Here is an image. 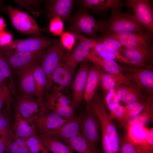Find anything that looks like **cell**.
I'll return each instance as SVG.
<instances>
[{"label": "cell", "instance_id": "cell-7", "mask_svg": "<svg viewBox=\"0 0 153 153\" xmlns=\"http://www.w3.org/2000/svg\"><path fill=\"white\" fill-rule=\"evenodd\" d=\"M81 131L92 149L99 153L97 146L101 136V126L98 118L88 106L82 114Z\"/></svg>", "mask_w": 153, "mask_h": 153}, {"label": "cell", "instance_id": "cell-34", "mask_svg": "<svg viewBox=\"0 0 153 153\" xmlns=\"http://www.w3.org/2000/svg\"><path fill=\"white\" fill-rule=\"evenodd\" d=\"M26 145L31 153H50L37 136L25 138Z\"/></svg>", "mask_w": 153, "mask_h": 153}, {"label": "cell", "instance_id": "cell-17", "mask_svg": "<svg viewBox=\"0 0 153 153\" xmlns=\"http://www.w3.org/2000/svg\"><path fill=\"white\" fill-rule=\"evenodd\" d=\"M11 129L14 134L23 138L38 136L33 125L24 118L15 108L14 120L11 125Z\"/></svg>", "mask_w": 153, "mask_h": 153}, {"label": "cell", "instance_id": "cell-54", "mask_svg": "<svg viewBox=\"0 0 153 153\" xmlns=\"http://www.w3.org/2000/svg\"><path fill=\"white\" fill-rule=\"evenodd\" d=\"M3 2V1L0 0V7L2 3Z\"/></svg>", "mask_w": 153, "mask_h": 153}, {"label": "cell", "instance_id": "cell-40", "mask_svg": "<svg viewBox=\"0 0 153 153\" xmlns=\"http://www.w3.org/2000/svg\"><path fill=\"white\" fill-rule=\"evenodd\" d=\"M11 132L10 128L4 130L0 135V153H8Z\"/></svg>", "mask_w": 153, "mask_h": 153}, {"label": "cell", "instance_id": "cell-11", "mask_svg": "<svg viewBox=\"0 0 153 153\" xmlns=\"http://www.w3.org/2000/svg\"><path fill=\"white\" fill-rule=\"evenodd\" d=\"M124 5L131 7L134 12V16L137 22L153 33V6L148 0H127Z\"/></svg>", "mask_w": 153, "mask_h": 153}, {"label": "cell", "instance_id": "cell-10", "mask_svg": "<svg viewBox=\"0 0 153 153\" xmlns=\"http://www.w3.org/2000/svg\"><path fill=\"white\" fill-rule=\"evenodd\" d=\"M53 42V40L50 38L33 37L13 40L9 46L2 48L13 52H34L45 49Z\"/></svg>", "mask_w": 153, "mask_h": 153}, {"label": "cell", "instance_id": "cell-9", "mask_svg": "<svg viewBox=\"0 0 153 153\" xmlns=\"http://www.w3.org/2000/svg\"><path fill=\"white\" fill-rule=\"evenodd\" d=\"M152 33L148 32L141 33L122 32L109 35H102L119 42L124 48H150Z\"/></svg>", "mask_w": 153, "mask_h": 153}, {"label": "cell", "instance_id": "cell-5", "mask_svg": "<svg viewBox=\"0 0 153 153\" xmlns=\"http://www.w3.org/2000/svg\"><path fill=\"white\" fill-rule=\"evenodd\" d=\"M65 50L60 39H58L45 51L39 60L47 80L48 90L50 89L51 80L54 72L59 64L64 61Z\"/></svg>", "mask_w": 153, "mask_h": 153}, {"label": "cell", "instance_id": "cell-50", "mask_svg": "<svg viewBox=\"0 0 153 153\" xmlns=\"http://www.w3.org/2000/svg\"><path fill=\"white\" fill-rule=\"evenodd\" d=\"M12 136L14 141L20 147L27 146L25 138L15 135L12 131Z\"/></svg>", "mask_w": 153, "mask_h": 153}, {"label": "cell", "instance_id": "cell-26", "mask_svg": "<svg viewBox=\"0 0 153 153\" xmlns=\"http://www.w3.org/2000/svg\"><path fill=\"white\" fill-rule=\"evenodd\" d=\"M150 51V48H123L122 56L133 65L145 66L144 63Z\"/></svg>", "mask_w": 153, "mask_h": 153}, {"label": "cell", "instance_id": "cell-3", "mask_svg": "<svg viewBox=\"0 0 153 153\" xmlns=\"http://www.w3.org/2000/svg\"><path fill=\"white\" fill-rule=\"evenodd\" d=\"M75 34L78 41L71 50H65L63 61L74 75L78 63L85 60L97 41L95 38H88L80 34Z\"/></svg>", "mask_w": 153, "mask_h": 153}, {"label": "cell", "instance_id": "cell-20", "mask_svg": "<svg viewBox=\"0 0 153 153\" xmlns=\"http://www.w3.org/2000/svg\"><path fill=\"white\" fill-rule=\"evenodd\" d=\"M38 137L50 152L53 153H73L72 148L51 135L46 134H38Z\"/></svg>", "mask_w": 153, "mask_h": 153}, {"label": "cell", "instance_id": "cell-18", "mask_svg": "<svg viewBox=\"0 0 153 153\" xmlns=\"http://www.w3.org/2000/svg\"><path fill=\"white\" fill-rule=\"evenodd\" d=\"M73 2V1L72 0L52 1L49 8L48 16L50 20L56 17L65 21L69 20Z\"/></svg>", "mask_w": 153, "mask_h": 153}, {"label": "cell", "instance_id": "cell-12", "mask_svg": "<svg viewBox=\"0 0 153 153\" xmlns=\"http://www.w3.org/2000/svg\"><path fill=\"white\" fill-rule=\"evenodd\" d=\"M75 117L72 118H66L50 110L37 116L31 123L37 134H39L55 129L64 124L73 120Z\"/></svg>", "mask_w": 153, "mask_h": 153}, {"label": "cell", "instance_id": "cell-22", "mask_svg": "<svg viewBox=\"0 0 153 153\" xmlns=\"http://www.w3.org/2000/svg\"><path fill=\"white\" fill-rule=\"evenodd\" d=\"M137 69L132 75H128L131 81L137 85L139 89H143L146 91L152 92L153 88V72L147 69Z\"/></svg>", "mask_w": 153, "mask_h": 153}, {"label": "cell", "instance_id": "cell-31", "mask_svg": "<svg viewBox=\"0 0 153 153\" xmlns=\"http://www.w3.org/2000/svg\"><path fill=\"white\" fill-rule=\"evenodd\" d=\"M146 104L145 111L130 119L126 124L127 127L132 125L144 127L151 122L152 120L153 112L152 106L149 103Z\"/></svg>", "mask_w": 153, "mask_h": 153}, {"label": "cell", "instance_id": "cell-24", "mask_svg": "<svg viewBox=\"0 0 153 153\" xmlns=\"http://www.w3.org/2000/svg\"><path fill=\"white\" fill-rule=\"evenodd\" d=\"M131 81L128 76L124 74L112 75L101 71L99 83L104 90L109 91L122 84H127Z\"/></svg>", "mask_w": 153, "mask_h": 153}, {"label": "cell", "instance_id": "cell-27", "mask_svg": "<svg viewBox=\"0 0 153 153\" xmlns=\"http://www.w3.org/2000/svg\"><path fill=\"white\" fill-rule=\"evenodd\" d=\"M12 69L0 48V73L11 97L15 91Z\"/></svg>", "mask_w": 153, "mask_h": 153}, {"label": "cell", "instance_id": "cell-8", "mask_svg": "<svg viewBox=\"0 0 153 153\" xmlns=\"http://www.w3.org/2000/svg\"><path fill=\"white\" fill-rule=\"evenodd\" d=\"M0 48L10 66L18 73L39 60L45 52L44 49L34 52H13Z\"/></svg>", "mask_w": 153, "mask_h": 153}, {"label": "cell", "instance_id": "cell-23", "mask_svg": "<svg viewBox=\"0 0 153 153\" xmlns=\"http://www.w3.org/2000/svg\"><path fill=\"white\" fill-rule=\"evenodd\" d=\"M81 2L86 8L96 12L110 8L121 10L124 5L120 0H84Z\"/></svg>", "mask_w": 153, "mask_h": 153}, {"label": "cell", "instance_id": "cell-37", "mask_svg": "<svg viewBox=\"0 0 153 153\" xmlns=\"http://www.w3.org/2000/svg\"><path fill=\"white\" fill-rule=\"evenodd\" d=\"M96 39L98 42L114 51L120 53L122 50V45L116 40L106 37L102 35L99 37H97Z\"/></svg>", "mask_w": 153, "mask_h": 153}, {"label": "cell", "instance_id": "cell-43", "mask_svg": "<svg viewBox=\"0 0 153 153\" xmlns=\"http://www.w3.org/2000/svg\"><path fill=\"white\" fill-rule=\"evenodd\" d=\"M11 100V97L6 88L0 90V112L5 101L6 103L7 109L10 111Z\"/></svg>", "mask_w": 153, "mask_h": 153}, {"label": "cell", "instance_id": "cell-52", "mask_svg": "<svg viewBox=\"0 0 153 153\" xmlns=\"http://www.w3.org/2000/svg\"><path fill=\"white\" fill-rule=\"evenodd\" d=\"M20 153H31L27 146L20 147Z\"/></svg>", "mask_w": 153, "mask_h": 153}, {"label": "cell", "instance_id": "cell-19", "mask_svg": "<svg viewBox=\"0 0 153 153\" xmlns=\"http://www.w3.org/2000/svg\"><path fill=\"white\" fill-rule=\"evenodd\" d=\"M92 62L100 69L101 68L105 71L112 75H122L124 69L120 65L113 60L103 58L96 55L91 52L89 53L85 60Z\"/></svg>", "mask_w": 153, "mask_h": 153}, {"label": "cell", "instance_id": "cell-46", "mask_svg": "<svg viewBox=\"0 0 153 153\" xmlns=\"http://www.w3.org/2000/svg\"><path fill=\"white\" fill-rule=\"evenodd\" d=\"M108 92L105 97V100L107 105L119 103L120 101L115 89H111Z\"/></svg>", "mask_w": 153, "mask_h": 153}, {"label": "cell", "instance_id": "cell-6", "mask_svg": "<svg viewBox=\"0 0 153 153\" xmlns=\"http://www.w3.org/2000/svg\"><path fill=\"white\" fill-rule=\"evenodd\" d=\"M15 108L21 116L30 123L37 116L50 110L43 99L35 98L32 96L23 94L18 98Z\"/></svg>", "mask_w": 153, "mask_h": 153}, {"label": "cell", "instance_id": "cell-51", "mask_svg": "<svg viewBox=\"0 0 153 153\" xmlns=\"http://www.w3.org/2000/svg\"><path fill=\"white\" fill-rule=\"evenodd\" d=\"M6 25L4 19L0 17V32L4 30Z\"/></svg>", "mask_w": 153, "mask_h": 153}, {"label": "cell", "instance_id": "cell-1", "mask_svg": "<svg viewBox=\"0 0 153 153\" xmlns=\"http://www.w3.org/2000/svg\"><path fill=\"white\" fill-rule=\"evenodd\" d=\"M103 22L102 35H109L122 32L145 33L144 27L137 22L134 15L116 9H112L109 19Z\"/></svg>", "mask_w": 153, "mask_h": 153}, {"label": "cell", "instance_id": "cell-47", "mask_svg": "<svg viewBox=\"0 0 153 153\" xmlns=\"http://www.w3.org/2000/svg\"><path fill=\"white\" fill-rule=\"evenodd\" d=\"M139 90H138L129 94L122 102L127 105L137 101H141V97Z\"/></svg>", "mask_w": 153, "mask_h": 153}, {"label": "cell", "instance_id": "cell-4", "mask_svg": "<svg viewBox=\"0 0 153 153\" xmlns=\"http://www.w3.org/2000/svg\"><path fill=\"white\" fill-rule=\"evenodd\" d=\"M5 9L13 26L22 33L39 35L46 30V27H40L35 19L28 13L11 6H7Z\"/></svg>", "mask_w": 153, "mask_h": 153}, {"label": "cell", "instance_id": "cell-45", "mask_svg": "<svg viewBox=\"0 0 153 153\" xmlns=\"http://www.w3.org/2000/svg\"><path fill=\"white\" fill-rule=\"evenodd\" d=\"M13 40L12 36L9 32L4 30L0 32V47H5L9 46Z\"/></svg>", "mask_w": 153, "mask_h": 153}, {"label": "cell", "instance_id": "cell-32", "mask_svg": "<svg viewBox=\"0 0 153 153\" xmlns=\"http://www.w3.org/2000/svg\"><path fill=\"white\" fill-rule=\"evenodd\" d=\"M119 153H139L137 144L134 142L127 132L119 137Z\"/></svg>", "mask_w": 153, "mask_h": 153}, {"label": "cell", "instance_id": "cell-39", "mask_svg": "<svg viewBox=\"0 0 153 153\" xmlns=\"http://www.w3.org/2000/svg\"><path fill=\"white\" fill-rule=\"evenodd\" d=\"M110 112V116L112 119L120 122L123 119L125 114L124 106L119 103L107 105Z\"/></svg>", "mask_w": 153, "mask_h": 153}, {"label": "cell", "instance_id": "cell-16", "mask_svg": "<svg viewBox=\"0 0 153 153\" xmlns=\"http://www.w3.org/2000/svg\"><path fill=\"white\" fill-rule=\"evenodd\" d=\"M40 60L30 65L18 73L20 76V89L23 94L32 96H35V89L33 72Z\"/></svg>", "mask_w": 153, "mask_h": 153}, {"label": "cell", "instance_id": "cell-29", "mask_svg": "<svg viewBox=\"0 0 153 153\" xmlns=\"http://www.w3.org/2000/svg\"><path fill=\"white\" fill-rule=\"evenodd\" d=\"M39 61L37 63L33 72L35 89V96L37 98L43 99L44 92L46 89H47L48 83L46 76Z\"/></svg>", "mask_w": 153, "mask_h": 153}, {"label": "cell", "instance_id": "cell-48", "mask_svg": "<svg viewBox=\"0 0 153 153\" xmlns=\"http://www.w3.org/2000/svg\"><path fill=\"white\" fill-rule=\"evenodd\" d=\"M15 1L28 9L31 7L37 5L40 2L39 0H15Z\"/></svg>", "mask_w": 153, "mask_h": 153}, {"label": "cell", "instance_id": "cell-42", "mask_svg": "<svg viewBox=\"0 0 153 153\" xmlns=\"http://www.w3.org/2000/svg\"><path fill=\"white\" fill-rule=\"evenodd\" d=\"M10 119V112L7 109L0 112V130L11 128Z\"/></svg>", "mask_w": 153, "mask_h": 153}, {"label": "cell", "instance_id": "cell-25", "mask_svg": "<svg viewBox=\"0 0 153 153\" xmlns=\"http://www.w3.org/2000/svg\"><path fill=\"white\" fill-rule=\"evenodd\" d=\"M90 52L102 58L113 60L120 63L133 65L120 52L108 48L97 41Z\"/></svg>", "mask_w": 153, "mask_h": 153}, {"label": "cell", "instance_id": "cell-38", "mask_svg": "<svg viewBox=\"0 0 153 153\" xmlns=\"http://www.w3.org/2000/svg\"><path fill=\"white\" fill-rule=\"evenodd\" d=\"M146 104L141 102L139 105L126 112L122 120L120 122L122 125L126 124L131 119L138 115L145 109Z\"/></svg>", "mask_w": 153, "mask_h": 153}, {"label": "cell", "instance_id": "cell-33", "mask_svg": "<svg viewBox=\"0 0 153 153\" xmlns=\"http://www.w3.org/2000/svg\"><path fill=\"white\" fill-rule=\"evenodd\" d=\"M128 132L133 141L137 144L143 141L146 136L148 129L144 127L132 125L127 127Z\"/></svg>", "mask_w": 153, "mask_h": 153}, {"label": "cell", "instance_id": "cell-35", "mask_svg": "<svg viewBox=\"0 0 153 153\" xmlns=\"http://www.w3.org/2000/svg\"><path fill=\"white\" fill-rule=\"evenodd\" d=\"M139 153H153V129H148L144 139L137 144Z\"/></svg>", "mask_w": 153, "mask_h": 153}, {"label": "cell", "instance_id": "cell-41", "mask_svg": "<svg viewBox=\"0 0 153 153\" xmlns=\"http://www.w3.org/2000/svg\"><path fill=\"white\" fill-rule=\"evenodd\" d=\"M64 24L63 20L58 17L51 20L49 25V31L53 35L60 36L63 33Z\"/></svg>", "mask_w": 153, "mask_h": 153}, {"label": "cell", "instance_id": "cell-55", "mask_svg": "<svg viewBox=\"0 0 153 153\" xmlns=\"http://www.w3.org/2000/svg\"><path fill=\"white\" fill-rule=\"evenodd\" d=\"M4 130H0V135L1 133H2V132H3V131Z\"/></svg>", "mask_w": 153, "mask_h": 153}, {"label": "cell", "instance_id": "cell-14", "mask_svg": "<svg viewBox=\"0 0 153 153\" xmlns=\"http://www.w3.org/2000/svg\"><path fill=\"white\" fill-rule=\"evenodd\" d=\"M82 119V114H81L59 128L42 134L50 135L62 141L75 136L81 132Z\"/></svg>", "mask_w": 153, "mask_h": 153}, {"label": "cell", "instance_id": "cell-28", "mask_svg": "<svg viewBox=\"0 0 153 153\" xmlns=\"http://www.w3.org/2000/svg\"><path fill=\"white\" fill-rule=\"evenodd\" d=\"M44 102L51 111L58 107L73 105L72 98L65 91L53 92L47 97Z\"/></svg>", "mask_w": 153, "mask_h": 153}, {"label": "cell", "instance_id": "cell-21", "mask_svg": "<svg viewBox=\"0 0 153 153\" xmlns=\"http://www.w3.org/2000/svg\"><path fill=\"white\" fill-rule=\"evenodd\" d=\"M101 70L95 66L90 68L83 98L87 102L94 98L100 82Z\"/></svg>", "mask_w": 153, "mask_h": 153}, {"label": "cell", "instance_id": "cell-13", "mask_svg": "<svg viewBox=\"0 0 153 153\" xmlns=\"http://www.w3.org/2000/svg\"><path fill=\"white\" fill-rule=\"evenodd\" d=\"M88 62H81L73 83L72 99L75 109L80 105L83 98L90 69Z\"/></svg>", "mask_w": 153, "mask_h": 153}, {"label": "cell", "instance_id": "cell-44", "mask_svg": "<svg viewBox=\"0 0 153 153\" xmlns=\"http://www.w3.org/2000/svg\"><path fill=\"white\" fill-rule=\"evenodd\" d=\"M136 88L131 86H124L120 88L116 92L119 101L122 102L129 94L139 90Z\"/></svg>", "mask_w": 153, "mask_h": 153}, {"label": "cell", "instance_id": "cell-53", "mask_svg": "<svg viewBox=\"0 0 153 153\" xmlns=\"http://www.w3.org/2000/svg\"><path fill=\"white\" fill-rule=\"evenodd\" d=\"M5 88H6V87L4 86L3 80L0 73V90Z\"/></svg>", "mask_w": 153, "mask_h": 153}, {"label": "cell", "instance_id": "cell-36", "mask_svg": "<svg viewBox=\"0 0 153 153\" xmlns=\"http://www.w3.org/2000/svg\"><path fill=\"white\" fill-rule=\"evenodd\" d=\"M60 37V40L62 47L66 50H71L76 43L75 34L71 32H65Z\"/></svg>", "mask_w": 153, "mask_h": 153}, {"label": "cell", "instance_id": "cell-2", "mask_svg": "<svg viewBox=\"0 0 153 153\" xmlns=\"http://www.w3.org/2000/svg\"><path fill=\"white\" fill-rule=\"evenodd\" d=\"M69 29L71 32L80 35H86L91 39L96 38L97 33L102 32L103 22H99L88 11L82 9L75 14L70 20Z\"/></svg>", "mask_w": 153, "mask_h": 153}, {"label": "cell", "instance_id": "cell-49", "mask_svg": "<svg viewBox=\"0 0 153 153\" xmlns=\"http://www.w3.org/2000/svg\"><path fill=\"white\" fill-rule=\"evenodd\" d=\"M8 153H20V146L13 139L12 136L9 144Z\"/></svg>", "mask_w": 153, "mask_h": 153}, {"label": "cell", "instance_id": "cell-30", "mask_svg": "<svg viewBox=\"0 0 153 153\" xmlns=\"http://www.w3.org/2000/svg\"><path fill=\"white\" fill-rule=\"evenodd\" d=\"M62 142L71 146L78 153H97L90 147L82 131L75 136Z\"/></svg>", "mask_w": 153, "mask_h": 153}, {"label": "cell", "instance_id": "cell-15", "mask_svg": "<svg viewBox=\"0 0 153 153\" xmlns=\"http://www.w3.org/2000/svg\"><path fill=\"white\" fill-rule=\"evenodd\" d=\"M74 76L64 62H61L52 75L50 88L54 92L65 91L71 84Z\"/></svg>", "mask_w": 153, "mask_h": 153}]
</instances>
